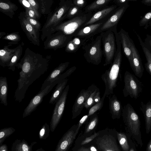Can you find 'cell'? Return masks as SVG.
Here are the masks:
<instances>
[{"instance_id": "obj_1", "label": "cell", "mask_w": 151, "mask_h": 151, "mask_svg": "<svg viewBox=\"0 0 151 151\" xmlns=\"http://www.w3.org/2000/svg\"><path fill=\"white\" fill-rule=\"evenodd\" d=\"M48 65L47 58L28 47L26 49L24 55L16 66L21 69L14 95L16 101L20 103L22 101L29 86L47 70Z\"/></svg>"}, {"instance_id": "obj_2", "label": "cell", "mask_w": 151, "mask_h": 151, "mask_svg": "<svg viewBox=\"0 0 151 151\" xmlns=\"http://www.w3.org/2000/svg\"><path fill=\"white\" fill-rule=\"evenodd\" d=\"M116 38V50L113 60L108 70L103 73L101 78L104 83V94L106 96L113 93V90L117 86L122 61L121 45L117 29L113 30Z\"/></svg>"}, {"instance_id": "obj_3", "label": "cell", "mask_w": 151, "mask_h": 151, "mask_svg": "<svg viewBox=\"0 0 151 151\" xmlns=\"http://www.w3.org/2000/svg\"><path fill=\"white\" fill-rule=\"evenodd\" d=\"M73 5L72 0H61L54 11L48 15L42 29V41L52 34L56 27L66 19L69 9Z\"/></svg>"}, {"instance_id": "obj_4", "label": "cell", "mask_w": 151, "mask_h": 151, "mask_svg": "<svg viewBox=\"0 0 151 151\" xmlns=\"http://www.w3.org/2000/svg\"><path fill=\"white\" fill-rule=\"evenodd\" d=\"M122 116L128 134L142 147L143 143L140 131L139 117L130 104H127L122 108Z\"/></svg>"}, {"instance_id": "obj_5", "label": "cell", "mask_w": 151, "mask_h": 151, "mask_svg": "<svg viewBox=\"0 0 151 151\" xmlns=\"http://www.w3.org/2000/svg\"><path fill=\"white\" fill-rule=\"evenodd\" d=\"M102 37L100 35L87 40L82 46L83 56L89 63L98 65L101 61L103 55L101 49Z\"/></svg>"}, {"instance_id": "obj_6", "label": "cell", "mask_w": 151, "mask_h": 151, "mask_svg": "<svg viewBox=\"0 0 151 151\" xmlns=\"http://www.w3.org/2000/svg\"><path fill=\"white\" fill-rule=\"evenodd\" d=\"M93 14L92 13H85L83 12L78 15L62 22L54 30L52 34L56 32L60 31L66 35L73 37L80 29L84 27L85 24Z\"/></svg>"}, {"instance_id": "obj_7", "label": "cell", "mask_w": 151, "mask_h": 151, "mask_svg": "<svg viewBox=\"0 0 151 151\" xmlns=\"http://www.w3.org/2000/svg\"><path fill=\"white\" fill-rule=\"evenodd\" d=\"M102 37L103 46V54L105 58L104 66H106L112 63L116 53V38L114 32L110 29L100 33Z\"/></svg>"}, {"instance_id": "obj_8", "label": "cell", "mask_w": 151, "mask_h": 151, "mask_svg": "<svg viewBox=\"0 0 151 151\" xmlns=\"http://www.w3.org/2000/svg\"><path fill=\"white\" fill-rule=\"evenodd\" d=\"M124 86L123 93L124 97L128 96L137 99L143 89V85L133 74L126 71L124 76Z\"/></svg>"}, {"instance_id": "obj_9", "label": "cell", "mask_w": 151, "mask_h": 151, "mask_svg": "<svg viewBox=\"0 0 151 151\" xmlns=\"http://www.w3.org/2000/svg\"><path fill=\"white\" fill-rule=\"evenodd\" d=\"M73 37L61 32H57L47 37L44 42V48L45 50L52 49L55 50L65 47Z\"/></svg>"}, {"instance_id": "obj_10", "label": "cell", "mask_w": 151, "mask_h": 151, "mask_svg": "<svg viewBox=\"0 0 151 151\" xmlns=\"http://www.w3.org/2000/svg\"><path fill=\"white\" fill-rule=\"evenodd\" d=\"M69 88V86L68 85L55 103L50 123V129L52 131L55 130L61 118L64 110Z\"/></svg>"}, {"instance_id": "obj_11", "label": "cell", "mask_w": 151, "mask_h": 151, "mask_svg": "<svg viewBox=\"0 0 151 151\" xmlns=\"http://www.w3.org/2000/svg\"><path fill=\"white\" fill-rule=\"evenodd\" d=\"M18 18L21 27L29 40L35 45L39 46V31L27 21L25 17L24 12L20 13Z\"/></svg>"}, {"instance_id": "obj_12", "label": "cell", "mask_w": 151, "mask_h": 151, "mask_svg": "<svg viewBox=\"0 0 151 151\" xmlns=\"http://www.w3.org/2000/svg\"><path fill=\"white\" fill-rule=\"evenodd\" d=\"M129 6V4L118 6L105 20L101 28L100 33L110 29H117L120 19Z\"/></svg>"}, {"instance_id": "obj_13", "label": "cell", "mask_w": 151, "mask_h": 151, "mask_svg": "<svg viewBox=\"0 0 151 151\" xmlns=\"http://www.w3.org/2000/svg\"><path fill=\"white\" fill-rule=\"evenodd\" d=\"M96 87V86L92 84L87 89H82L81 91L73 106L72 119H75L80 114L86 100Z\"/></svg>"}, {"instance_id": "obj_14", "label": "cell", "mask_w": 151, "mask_h": 151, "mask_svg": "<svg viewBox=\"0 0 151 151\" xmlns=\"http://www.w3.org/2000/svg\"><path fill=\"white\" fill-rule=\"evenodd\" d=\"M57 84L54 82L46 87L44 89L40 90L39 92L33 98L27 106L25 109L23 114V118L29 115L36 109L42 102L44 97L47 95Z\"/></svg>"}, {"instance_id": "obj_15", "label": "cell", "mask_w": 151, "mask_h": 151, "mask_svg": "<svg viewBox=\"0 0 151 151\" xmlns=\"http://www.w3.org/2000/svg\"><path fill=\"white\" fill-rule=\"evenodd\" d=\"M107 19L84 26L80 29L74 37H78L86 39H89L94 37L96 34L100 33V29Z\"/></svg>"}, {"instance_id": "obj_16", "label": "cell", "mask_w": 151, "mask_h": 151, "mask_svg": "<svg viewBox=\"0 0 151 151\" xmlns=\"http://www.w3.org/2000/svg\"><path fill=\"white\" fill-rule=\"evenodd\" d=\"M131 48L132 54V64L131 67L135 75L141 78L142 76L144 68L137 49L133 40L131 38Z\"/></svg>"}, {"instance_id": "obj_17", "label": "cell", "mask_w": 151, "mask_h": 151, "mask_svg": "<svg viewBox=\"0 0 151 151\" xmlns=\"http://www.w3.org/2000/svg\"><path fill=\"white\" fill-rule=\"evenodd\" d=\"M118 33L123 52L128 59L131 67L132 64V54L131 48V38L128 32L122 28L120 29Z\"/></svg>"}, {"instance_id": "obj_18", "label": "cell", "mask_w": 151, "mask_h": 151, "mask_svg": "<svg viewBox=\"0 0 151 151\" xmlns=\"http://www.w3.org/2000/svg\"><path fill=\"white\" fill-rule=\"evenodd\" d=\"M117 7V6L113 5L107 6L93 14L90 19L85 24L84 26L91 25L109 17Z\"/></svg>"}, {"instance_id": "obj_19", "label": "cell", "mask_w": 151, "mask_h": 151, "mask_svg": "<svg viewBox=\"0 0 151 151\" xmlns=\"http://www.w3.org/2000/svg\"><path fill=\"white\" fill-rule=\"evenodd\" d=\"M70 62H66L60 63L50 74L42 84L40 90L44 89L54 82L68 67Z\"/></svg>"}, {"instance_id": "obj_20", "label": "cell", "mask_w": 151, "mask_h": 151, "mask_svg": "<svg viewBox=\"0 0 151 151\" xmlns=\"http://www.w3.org/2000/svg\"><path fill=\"white\" fill-rule=\"evenodd\" d=\"M114 139L110 136L105 135L99 139L97 144L103 151H121Z\"/></svg>"}, {"instance_id": "obj_21", "label": "cell", "mask_w": 151, "mask_h": 151, "mask_svg": "<svg viewBox=\"0 0 151 151\" xmlns=\"http://www.w3.org/2000/svg\"><path fill=\"white\" fill-rule=\"evenodd\" d=\"M109 108L113 119H119L122 115V107L120 101L115 95L109 97Z\"/></svg>"}, {"instance_id": "obj_22", "label": "cell", "mask_w": 151, "mask_h": 151, "mask_svg": "<svg viewBox=\"0 0 151 151\" xmlns=\"http://www.w3.org/2000/svg\"><path fill=\"white\" fill-rule=\"evenodd\" d=\"M12 45H5L0 50V65L4 68L9 64L12 58L14 55L17 47L14 48H9V47Z\"/></svg>"}, {"instance_id": "obj_23", "label": "cell", "mask_w": 151, "mask_h": 151, "mask_svg": "<svg viewBox=\"0 0 151 151\" xmlns=\"http://www.w3.org/2000/svg\"><path fill=\"white\" fill-rule=\"evenodd\" d=\"M139 109L144 116L146 132L148 134L151 130V101L148 102L146 104L141 101Z\"/></svg>"}, {"instance_id": "obj_24", "label": "cell", "mask_w": 151, "mask_h": 151, "mask_svg": "<svg viewBox=\"0 0 151 151\" xmlns=\"http://www.w3.org/2000/svg\"><path fill=\"white\" fill-rule=\"evenodd\" d=\"M18 9L17 5L10 0H1L0 1V11L11 19H13Z\"/></svg>"}, {"instance_id": "obj_25", "label": "cell", "mask_w": 151, "mask_h": 151, "mask_svg": "<svg viewBox=\"0 0 151 151\" xmlns=\"http://www.w3.org/2000/svg\"><path fill=\"white\" fill-rule=\"evenodd\" d=\"M88 39L78 37H73L65 47V51L68 53L76 52Z\"/></svg>"}, {"instance_id": "obj_26", "label": "cell", "mask_w": 151, "mask_h": 151, "mask_svg": "<svg viewBox=\"0 0 151 151\" xmlns=\"http://www.w3.org/2000/svg\"><path fill=\"white\" fill-rule=\"evenodd\" d=\"M68 80L65 78L59 83L52 93L49 103L54 104L58 100L66 87Z\"/></svg>"}, {"instance_id": "obj_27", "label": "cell", "mask_w": 151, "mask_h": 151, "mask_svg": "<svg viewBox=\"0 0 151 151\" xmlns=\"http://www.w3.org/2000/svg\"><path fill=\"white\" fill-rule=\"evenodd\" d=\"M111 0H97L86 6L84 8L85 13H92V12L98 11L108 6Z\"/></svg>"}, {"instance_id": "obj_28", "label": "cell", "mask_w": 151, "mask_h": 151, "mask_svg": "<svg viewBox=\"0 0 151 151\" xmlns=\"http://www.w3.org/2000/svg\"><path fill=\"white\" fill-rule=\"evenodd\" d=\"M74 133L72 130L68 132L58 145L55 151H65L74 139Z\"/></svg>"}, {"instance_id": "obj_29", "label": "cell", "mask_w": 151, "mask_h": 151, "mask_svg": "<svg viewBox=\"0 0 151 151\" xmlns=\"http://www.w3.org/2000/svg\"><path fill=\"white\" fill-rule=\"evenodd\" d=\"M135 33L146 59L147 62L145 64L146 69L151 75V51L145 45L139 35L136 32H135Z\"/></svg>"}, {"instance_id": "obj_30", "label": "cell", "mask_w": 151, "mask_h": 151, "mask_svg": "<svg viewBox=\"0 0 151 151\" xmlns=\"http://www.w3.org/2000/svg\"><path fill=\"white\" fill-rule=\"evenodd\" d=\"M8 86L6 77H0V100L1 103L5 106L8 105L7 101Z\"/></svg>"}, {"instance_id": "obj_31", "label": "cell", "mask_w": 151, "mask_h": 151, "mask_svg": "<svg viewBox=\"0 0 151 151\" xmlns=\"http://www.w3.org/2000/svg\"><path fill=\"white\" fill-rule=\"evenodd\" d=\"M17 47V49L12 58L9 64L7 66L8 69L12 71L15 70V67L20 59L22 53V47L21 44H19Z\"/></svg>"}, {"instance_id": "obj_32", "label": "cell", "mask_w": 151, "mask_h": 151, "mask_svg": "<svg viewBox=\"0 0 151 151\" xmlns=\"http://www.w3.org/2000/svg\"><path fill=\"white\" fill-rule=\"evenodd\" d=\"M39 5V12L43 15L48 14L51 12V8L53 3V0H37Z\"/></svg>"}, {"instance_id": "obj_33", "label": "cell", "mask_w": 151, "mask_h": 151, "mask_svg": "<svg viewBox=\"0 0 151 151\" xmlns=\"http://www.w3.org/2000/svg\"><path fill=\"white\" fill-rule=\"evenodd\" d=\"M117 136L119 144L123 151H129L130 146L127 134L123 133H117Z\"/></svg>"}, {"instance_id": "obj_34", "label": "cell", "mask_w": 151, "mask_h": 151, "mask_svg": "<svg viewBox=\"0 0 151 151\" xmlns=\"http://www.w3.org/2000/svg\"><path fill=\"white\" fill-rule=\"evenodd\" d=\"M2 39L10 41L9 45L16 44L21 40V38L18 32H15L8 34L2 38Z\"/></svg>"}, {"instance_id": "obj_35", "label": "cell", "mask_w": 151, "mask_h": 151, "mask_svg": "<svg viewBox=\"0 0 151 151\" xmlns=\"http://www.w3.org/2000/svg\"><path fill=\"white\" fill-rule=\"evenodd\" d=\"M106 95L104 94L100 101L97 104L92 106L89 109L88 115L89 116L93 115L98 111L100 110L103 107L104 99Z\"/></svg>"}, {"instance_id": "obj_36", "label": "cell", "mask_w": 151, "mask_h": 151, "mask_svg": "<svg viewBox=\"0 0 151 151\" xmlns=\"http://www.w3.org/2000/svg\"><path fill=\"white\" fill-rule=\"evenodd\" d=\"M83 11L76 6L73 5L69 9L66 19H69L82 13Z\"/></svg>"}, {"instance_id": "obj_37", "label": "cell", "mask_w": 151, "mask_h": 151, "mask_svg": "<svg viewBox=\"0 0 151 151\" xmlns=\"http://www.w3.org/2000/svg\"><path fill=\"white\" fill-rule=\"evenodd\" d=\"M98 89L97 87L86 100L84 106V107L86 109L89 110L92 106L95 104V99Z\"/></svg>"}, {"instance_id": "obj_38", "label": "cell", "mask_w": 151, "mask_h": 151, "mask_svg": "<svg viewBox=\"0 0 151 151\" xmlns=\"http://www.w3.org/2000/svg\"><path fill=\"white\" fill-rule=\"evenodd\" d=\"M151 21V10L145 14L139 21L140 27L144 26V28L147 29L149 27V23Z\"/></svg>"}, {"instance_id": "obj_39", "label": "cell", "mask_w": 151, "mask_h": 151, "mask_svg": "<svg viewBox=\"0 0 151 151\" xmlns=\"http://www.w3.org/2000/svg\"><path fill=\"white\" fill-rule=\"evenodd\" d=\"M91 119L88 124L86 130V132L88 133L93 129L97 124L98 121V117L97 114L95 113L91 116Z\"/></svg>"}, {"instance_id": "obj_40", "label": "cell", "mask_w": 151, "mask_h": 151, "mask_svg": "<svg viewBox=\"0 0 151 151\" xmlns=\"http://www.w3.org/2000/svg\"><path fill=\"white\" fill-rule=\"evenodd\" d=\"M25 12L26 16L35 19H39L40 17V14L32 9H25Z\"/></svg>"}, {"instance_id": "obj_41", "label": "cell", "mask_w": 151, "mask_h": 151, "mask_svg": "<svg viewBox=\"0 0 151 151\" xmlns=\"http://www.w3.org/2000/svg\"><path fill=\"white\" fill-rule=\"evenodd\" d=\"M25 16L27 20L29 23L40 31L41 28V24L40 23L37 19L27 17L25 15Z\"/></svg>"}, {"instance_id": "obj_42", "label": "cell", "mask_w": 151, "mask_h": 151, "mask_svg": "<svg viewBox=\"0 0 151 151\" xmlns=\"http://www.w3.org/2000/svg\"><path fill=\"white\" fill-rule=\"evenodd\" d=\"M12 128H5L1 130L0 132V139L1 143L5 137L12 133Z\"/></svg>"}, {"instance_id": "obj_43", "label": "cell", "mask_w": 151, "mask_h": 151, "mask_svg": "<svg viewBox=\"0 0 151 151\" xmlns=\"http://www.w3.org/2000/svg\"><path fill=\"white\" fill-rule=\"evenodd\" d=\"M72 1L74 5L81 9L86 6L87 3V1L84 0H73Z\"/></svg>"}, {"instance_id": "obj_44", "label": "cell", "mask_w": 151, "mask_h": 151, "mask_svg": "<svg viewBox=\"0 0 151 151\" xmlns=\"http://www.w3.org/2000/svg\"><path fill=\"white\" fill-rule=\"evenodd\" d=\"M19 3L25 8L30 9L35 11L37 13L40 14V13L34 8L30 5L27 0H18Z\"/></svg>"}, {"instance_id": "obj_45", "label": "cell", "mask_w": 151, "mask_h": 151, "mask_svg": "<svg viewBox=\"0 0 151 151\" xmlns=\"http://www.w3.org/2000/svg\"><path fill=\"white\" fill-rule=\"evenodd\" d=\"M88 114L86 115L83 116L80 120L79 122L76 131L75 132L74 134V138H75L76 136L78 133V131L81 127L85 122L87 120V119L90 117Z\"/></svg>"}, {"instance_id": "obj_46", "label": "cell", "mask_w": 151, "mask_h": 151, "mask_svg": "<svg viewBox=\"0 0 151 151\" xmlns=\"http://www.w3.org/2000/svg\"><path fill=\"white\" fill-rule=\"evenodd\" d=\"M127 136L130 146V149L129 151H137L135 144L132 140L131 138L128 134H127Z\"/></svg>"}, {"instance_id": "obj_47", "label": "cell", "mask_w": 151, "mask_h": 151, "mask_svg": "<svg viewBox=\"0 0 151 151\" xmlns=\"http://www.w3.org/2000/svg\"><path fill=\"white\" fill-rule=\"evenodd\" d=\"M137 0H114V1L116 5L118 6L124 5L129 4V2L131 1H136Z\"/></svg>"}, {"instance_id": "obj_48", "label": "cell", "mask_w": 151, "mask_h": 151, "mask_svg": "<svg viewBox=\"0 0 151 151\" xmlns=\"http://www.w3.org/2000/svg\"><path fill=\"white\" fill-rule=\"evenodd\" d=\"M144 42L147 48L151 51V35H147Z\"/></svg>"}, {"instance_id": "obj_49", "label": "cell", "mask_w": 151, "mask_h": 151, "mask_svg": "<svg viewBox=\"0 0 151 151\" xmlns=\"http://www.w3.org/2000/svg\"><path fill=\"white\" fill-rule=\"evenodd\" d=\"M27 0L30 3L31 6L36 11L39 12V5L37 0Z\"/></svg>"}, {"instance_id": "obj_50", "label": "cell", "mask_w": 151, "mask_h": 151, "mask_svg": "<svg viewBox=\"0 0 151 151\" xmlns=\"http://www.w3.org/2000/svg\"><path fill=\"white\" fill-rule=\"evenodd\" d=\"M98 134L99 133H95L90 137L86 138L81 143V145H83L91 142L95 137L98 135Z\"/></svg>"}, {"instance_id": "obj_51", "label": "cell", "mask_w": 151, "mask_h": 151, "mask_svg": "<svg viewBox=\"0 0 151 151\" xmlns=\"http://www.w3.org/2000/svg\"><path fill=\"white\" fill-rule=\"evenodd\" d=\"M29 149L27 144L22 143L18 147L17 151H29Z\"/></svg>"}, {"instance_id": "obj_52", "label": "cell", "mask_w": 151, "mask_h": 151, "mask_svg": "<svg viewBox=\"0 0 151 151\" xmlns=\"http://www.w3.org/2000/svg\"><path fill=\"white\" fill-rule=\"evenodd\" d=\"M47 125V124H45L44 125L42 128L41 129L40 133V137H42L44 135L45 131V129L46 128Z\"/></svg>"}, {"instance_id": "obj_53", "label": "cell", "mask_w": 151, "mask_h": 151, "mask_svg": "<svg viewBox=\"0 0 151 151\" xmlns=\"http://www.w3.org/2000/svg\"><path fill=\"white\" fill-rule=\"evenodd\" d=\"M141 2L142 4L146 5L151 6V0H143Z\"/></svg>"}, {"instance_id": "obj_54", "label": "cell", "mask_w": 151, "mask_h": 151, "mask_svg": "<svg viewBox=\"0 0 151 151\" xmlns=\"http://www.w3.org/2000/svg\"><path fill=\"white\" fill-rule=\"evenodd\" d=\"M146 151H151V139L148 142L146 148Z\"/></svg>"}, {"instance_id": "obj_55", "label": "cell", "mask_w": 151, "mask_h": 151, "mask_svg": "<svg viewBox=\"0 0 151 151\" xmlns=\"http://www.w3.org/2000/svg\"><path fill=\"white\" fill-rule=\"evenodd\" d=\"M78 151H90L88 149L84 147H82L79 149Z\"/></svg>"}, {"instance_id": "obj_56", "label": "cell", "mask_w": 151, "mask_h": 151, "mask_svg": "<svg viewBox=\"0 0 151 151\" xmlns=\"http://www.w3.org/2000/svg\"><path fill=\"white\" fill-rule=\"evenodd\" d=\"M90 151H98L96 148L94 146H91L90 147Z\"/></svg>"}, {"instance_id": "obj_57", "label": "cell", "mask_w": 151, "mask_h": 151, "mask_svg": "<svg viewBox=\"0 0 151 151\" xmlns=\"http://www.w3.org/2000/svg\"><path fill=\"white\" fill-rule=\"evenodd\" d=\"M6 33L3 32H0V38L1 39V37H2V36L5 35H6Z\"/></svg>"}, {"instance_id": "obj_58", "label": "cell", "mask_w": 151, "mask_h": 151, "mask_svg": "<svg viewBox=\"0 0 151 151\" xmlns=\"http://www.w3.org/2000/svg\"><path fill=\"white\" fill-rule=\"evenodd\" d=\"M5 147L4 146L1 147L0 148V151H6V149H5Z\"/></svg>"}, {"instance_id": "obj_59", "label": "cell", "mask_w": 151, "mask_h": 151, "mask_svg": "<svg viewBox=\"0 0 151 151\" xmlns=\"http://www.w3.org/2000/svg\"><path fill=\"white\" fill-rule=\"evenodd\" d=\"M149 26L151 29V21H150L149 23Z\"/></svg>"}]
</instances>
